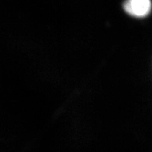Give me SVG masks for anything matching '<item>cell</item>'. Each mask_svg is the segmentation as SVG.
<instances>
[{"mask_svg": "<svg viewBox=\"0 0 152 152\" xmlns=\"http://www.w3.org/2000/svg\"><path fill=\"white\" fill-rule=\"evenodd\" d=\"M123 8L131 16L139 17L147 16L151 9V0H126Z\"/></svg>", "mask_w": 152, "mask_h": 152, "instance_id": "cell-1", "label": "cell"}]
</instances>
